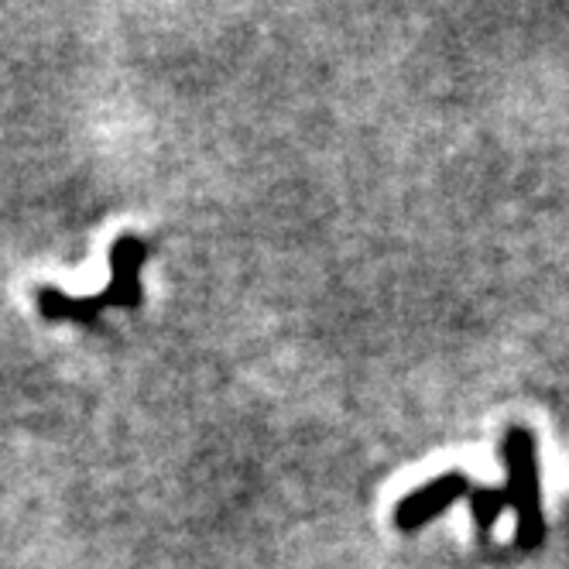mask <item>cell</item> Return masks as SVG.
<instances>
[{"label":"cell","instance_id":"7a4b0ae2","mask_svg":"<svg viewBox=\"0 0 569 569\" xmlns=\"http://www.w3.org/2000/svg\"><path fill=\"white\" fill-rule=\"evenodd\" d=\"M470 495V483L463 473H442L429 483H422L419 491H412L398 508H395V521L401 532H416L426 521H432L439 511H446L453 501Z\"/></svg>","mask_w":569,"mask_h":569},{"label":"cell","instance_id":"277c9868","mask_svg":"<svg viewBox=\"0 0 569 569\" xmlns=\"http://www.w3.org/2000/svg\"><path fill=\"white\" fill-rule=\"evenodd\" d=\"M467 498H470V511H473V521H477L480 532H491L495 521L501 518V511L508 508L505 487H477V491H470Z\"/></svg>","mask_w":569,"mask_h":569},{"label":"cell","instance_id":"3957f363","mask_svg":"<svg viewBox=\"0 0 569 569\" xmlns=\"http://www.w3.org/2000/svg\"><path fill=\"white\" fill-rule=\"evenodd\" d=\"M148 258V248L138 237H120L110 248V284L103 289L107 306H124L134 309L141 302V264Z\"/></svg>","mask_w":569,"mask_h":569},{"label":"cell","instance_id":"6da1fadb","mask_svg":"<svg viewBox=\"0 0 569 569\" xmlns=\"http://www.w3.org/2000/svg\"><path fill=\"white\" fill-rule=\"evenodd\" d=\"M505 463H508V505L518 511V546L536 549L546 536L542 521V495H539V453L536 439L525 429H511L505 436Z\"/></svg>","mask_w":569,"mask_h":569}]
</instances>
